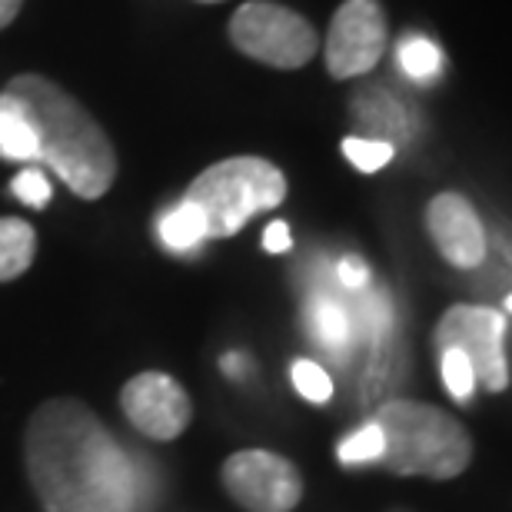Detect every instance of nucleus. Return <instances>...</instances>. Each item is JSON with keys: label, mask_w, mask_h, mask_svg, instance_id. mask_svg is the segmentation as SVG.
Returning <instances> with one entry per match:
<instances>
[{"label": "nucleus", "mask_w": 512, "mask_h": 512, "mask_svg": "<svg viewBox=\"0 0 512 512\" xmlns=\"http://www.w3.org/2000/svg\"><path fill=\"white\" fill-rule=\"evenodd\" d=\"M20 7H24V0H0V30L14 24V17L20 14Z\"/></svg>", "instance_id": "5701e85b"}, {"label": "nucleus", "mask_w": 512, "mask_h": 512, "mask_svg": "<svg viewBox=\"0 0 512 512\" xmlns=\"http://www.w3.org/2000/svg\"><path fill=\"white\" fill-rule=\"evenodd\" d=\"M396 147L386 140H370V137H346L343 140V157L353 163L360 173H376L393 160Z\"/></svg>", "instance_id": "a211bd4d"}, {"label": "nucleus", "mask_w": 512, "mask_h": 512, "mask_svg": "<svg viewBox=\"0 0 512 512\" xmlns=\"http://www.w3.org/2000/svg\"><path fill=\"white\" fill-rule=\"evenodd\" d=\"M336 276H340L343 286H350V290H363L366 283H370V266H366L360 256H346L336 266Z\"/></svg>", "instance_id": "412c9836"}, {"label": "nucleus", "mask_w": 512, "mask_h": 512, "mask_svg": "<svg viewBox=\"0 0 512 512\" xmlns=\"http://www.w3.org/2000/svg\"><path fill=\"white\" fill-rule=\"evenodd\" d=\"M120 406L133 429L150 439H177L187 429L193 406L190 396L173 376L167 373H140L120 389Z\"/></svg>", "instance_id": "1a4fd4ad"}, {"label": "nucleus", "mask_w": 512, "mask_h": 512, "mask_svg": "<svg viewBox=\"0 0 512 512\" xmlns=\"http://www.w3.org/2000/svg\"><path fill=\"white\" fill-rule=\"evenodd\" d=\"M37 253V233L27 220L0 217V283L17 280L30 270Z\"/></svg>", "instance_id": "f8f14e48"}, {"label": "nucleus", "mask_w": 512, "mask_h": 512, "mask_svg": "<svg viewBox=\"0 0 512 512\" xmlns=\"http://www.w3.org/2000/svg\"><path fill=\"white\" fill-rule=\"evenodd\" d=\"M10 193L20 200V203H27V207H47L50 197H54V190H50V183L47 177L40 173L37 167H27V170H20L14 180H10Z\"/></svg>", "instance_id": "aec40b11"}, {"label": "nucleus", "mask_w": 512, "mask_h": 512, "mask_svg": "<svg viewBox=\"0 0 512 512\" xmlns=\"http://www.w3.org/2000/svg\"><path fill=\"white\" fill-rule=\"evenodd\" d=\"M293 386L296 393L303 399H310V403H326V399L333 396V380L326 376V370L320 363L313 360H296L293 363Z\"/></svg>", "instance_id": "6ab92c4d"}, {"label": "nucleus", "mask_w": 512, "mask_h": 512, "mask_svg": "<svg viewBox=\"0 0 512 512\" xmlns=\"http://www.w3.org/2000/svg\"><path fill=\"white\" fill-rule=\"evenodd\" d=\"M200 4H220V0H200Z\"/></svg>", "instance_id": "b1692460"}, {"label": "nucleus", "mask_w": 512, "mask_h": 512, "mask_svg": "<svg viewBox=\"0 0 512 512\" xmlns=\"http://www.w3.org/2000/svg\"><path fill=\"white\" fill-rule=\"evenodd\" d=\"M380 456H383V433H380V426H376V419L363 423L356 433H350L336 446V459H340L343 466H370V463H380Z\"/></svg>", "instance_id": "2eb2a0df"}, {"label": "nucleus", "mask_w": 512, "mask_h": 512, "mask_svg": "<svg viewBox=\"0 0 512 512\" xmlns=\"http://www.w3.org/2000/svg\"><path fill=\"white\" fill-rule=\"evenodd\" d=\"M310 326H313L316 340L323 346H330V350H340L346 343V336H350V320H346V313L340 310V303L326 300V296L310 303Z\"/></svg>", "instance_id": "dca6fc26"}, {"label": "nucleus", "mask_w": 512, "mask_h": 512, "mask_svg": "<svg viewBox=\"0 0 512 512\" xmlns=\"http://www.w3.org/2000/svg\"><path fill=\"white\" fill-rule=\"evenodd\" d=\"M4 90L20 100L37 130V163H47L84 200H100L114 187L117 150L77 97L40 74L10 77Z\"/></svg>", "instance_id": "f03ea898"}, {"label": "nucleus", "mask_w": 512, "mask_h": 512, "mask_svg": "<svg viewBox=\"0 0 512 512\" xmlns=\"http://www.w3.org/2000/svg\"><path fill=\"white\" fill-rule=\"evenodd\" d=\"M0 160L37 163V130L17 97L0 90Z\"/></svg>", "instance_id": "9b49d317"}, {"label": "nucleus", "mask_w": 512, "mask_h": 512, "mask_svg": "<svg viewBox=\"0 0 512 512\" xmlns=\"http://www.w3.org/2000/svg\"><path fill=\"white\" fill-rule=\"evenodd\" d=\"M223 486L247 512H290L303 499V479L290 459L243 449L223 463Z\"/></svg>", "instance_id": "6e6552de"}, {"label": "nucleus", "mask_w": 512, "mask_h": 512, "mask_svg": "<svg viewBox=\"0 0 512 512\" xmlns=\"http://www.w3.org/2000/svg\"><path fill=\"white\" fill-rule=\"evenodd\" d=\"M183 200L200 210L207 240H223L240 233L256 213L280 207L286 177L263 157H227L203 170Z\"/></svg>", "instance_id": "20e7f679"}, {"label": "nucleus", "mask_w": 512, "mask_h": 512, "mask_svg": "<svg viewBox=\"0 0 512 512\" xmlns=\"http://www.w3.org/2000/svg\"><path fill=\"white\" fill-rule=\"evenodd\" d=\"M376 426L383 433L380 466L396 476L453 479L473 459V439L466 426L439 406L393 399L380 406Z\"/></svg>", "instance_id": "7ed1b4c3"}, {"label": "nucleus", "mask_w": 512, "mask_h": 512, "mask_svg": "<svg viewBox=\"0 0 512 512\" xmlns=\"http://www.w3.org/2000/svg\"><path fill=\"white\" fill-rule=\"evenodd\" d=\"M389 44L386 10L380 0H346L326 34V70L336 80L363 77L380 64Z\"/></svg>", "instance_id": "0eeeda50"}, {"label": "nucleus", "mask_w": 512, "mask_h": 512, "mask_svg": "<svg viewBox=\"0 0 512 512\" xmlns=\"http://www.w3.org/2000/svg\"><path fill=\"white\" fill-rule=\"evenodd\" d=\"M160 240H163V247L177 250V253L193 250L197 243L207 240V227H203L200 210L193 207V203L180 200L170 213H163V220H160Z\"/></svg>", "instance_id": "ddd939ff"}, {"label": "nucleus", "mask_w": 512, "mask_h": 512, "mask_svg": "<svg viewBox=\"0 0 512 512\" xmlns=\"http://www.w3.org/2000/svg\"><path fill=\"white\" fill-rule=\"evenodd\" d=\"M263 247L270 250V253H286L293 247V233H290V227H286L283 220H273L270 227H266V233H263Z\"/></svg>", "instance_id": "4be33fe9"}, {"label": "nucleus", "mask_w": 512, "mask_h": 512, "mask_svg": "<svg viewBox=\"0 0 512 512\" xmlns=\"http://www.w3.org/2000/svg\"><path fill=\"white\" fill-rule=\"evenodd\" d=\"M426 230L439 256L459 270H473L486 256V230L463 193H436L426 207Z\"/></svg>", "instance_id": "9d476101"}, {"label": "nucleus", "mask_w": 512, "mask_h": 512, "mask_svg": "<svg viewBox=\"0 0 512 512\" xmlns=\"http://www.w3.org/2000/svg\"><path fill=\"white\" fill-rule=\"evenodd\" d=\"M509 320L506 313L489 306L456 303L443 313L436 326V350H459L489 393L509 389V353H506Z\"/></svg>", "instance_id": "423d86ee"}, {"label": "nucleus", "mask_w": 512, "mask_h": 512, "mask_svg": "<svg viewBox=\"0 0 512 512\" xmlns=\"http://www.w3.org/2000/svg\"><path fill=\"white\" fill-rule=\"evenodd\" d=\"M30 486L47 512H130L137 486L120 443L80 399L37 406L24 436Z\"/></svg>", "instance_id": "f257e3e1"}, {"label": "nucleus", "mask_w": 512, "mask_h": 512, "mask_svg": "<svg viewBox=\"0 0 512 512\" xmlns=\"http://www.w3.org/2000/svg\"><path fill=\"white\" fill-rule=\"evenodd\" d=\"M396 54H399V67L413 80H423V84H429V80L439 77V70H443V54H439V47L426 37H406Z\"/></svg>", "instance_id": "4468645a"}, {"label": "nucleus", "mask_w": 512, "mask_h": 512, "mask_svg": "<svg viewBox=\"0 0 512 512\" xmlns=\"http://www.w3.org/2000/svg\"><path fill=\"white\" fill-rule=\"evenodd\" d=\"M439 370H443V383L449 389V396L456 399V403H469L476 393V373L469 360L459 350H439Z\"/></svg>", "instance_id": "f3484780"}, {"label": "nucleus", "mask_w": 512, "mask_h": 512, "mask_svg": "<svg viewBox=\"0 0 512 512\" xmlns=\"http://www.w3.org/2000/svg\"><path fill=\"white\" fill-rule=\"evenodd\" d=\"M230 40L240 54L276 70L310 64L320 50L316 27L296 10L273 0H250L230 17Z\"/></svg>", "instance_id": "39448f33"}]
</instances>
